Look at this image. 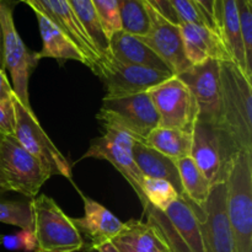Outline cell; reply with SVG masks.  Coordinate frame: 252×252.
Masks as SVG:
<instances>
[{
  "label": "cell",
  "mask_w": 252,
  "mask_h": 252,
  "mask_svg": "<svg viewBox=\"0 0 252 252\" xmlns=\"http://www.w3.org/2000/svg\"><path fill=\"white\" fill-rule=\"evenodd\" d=\"M220 117L216 126L236 149L252 150V85L233 61L219 62Z\"/></svg>",
  "instance_id": "6da1fadb"
},
{
  "label": "cell",
  "mask_w": 252,
  "mask_h": 252,
  "mask_svg": "<svg viewBox=\"0 0 252 252\" xmlns=\"http://www.w3.org/2000/svg\"><path fill=\"white\" fill-rule=\"evenodd\" d=\"M225 206L236 252H252V150H241L229 167Z\"/></svg>",
  "instance_id": "7a4b0ae2"
},
{
  "label": "cell",
  "mask_w": 252,
  "mask_h": 252,
  "mask_svg": "<svg viewBox=\"0 0 252 252\" xmlns=\"http://www.w3.org/2000/svg\"><path fill=\"white\" fill-rule=\"evenodd\" d=\"M199 207L179 197L164 212L147 206L144 216L164 241L170 252H203L197 212Z\"/></svg>",
  "instance_id": "3957f363"
},
{
  "label": "cell",
  "mask_w": 252,
  "mask_h": 252,
  "mask_svg": "<svg viewBox=\"0 0 252 252\" xmlns=\"http://www.w3.org/2000/svg\"><path fill=\"white\" fill-rule=\"evenodd\" d=\"M33 217V235L37 251L76 252L83 250L84 239L73 219L69 218L46 194L34 197L31 201Z\"/></svg>",
  "instance_id": "277c9868"
},
{
  "label": "cell",
  "mask_w": 252,
  "mask_h": 252,
  "mask_svg": "<svg viewBox=\"0 0 252 252\" xmlns=\"http://www.w3.org/2000/svg\"><path fill=\"white\" fill-rule=\"evenodd\" d=\"M96 118L105 129L122 130L142 143L159 127V117L148 93L103 98Z\"/></svg>",
  "instance_id": "5b68a950"
},
{
  "label": "cell",
  "mask_w": 252,
  "mask_h": 252,
  "mask_svg": "<svg viewBox=\"0 0 252 252\" xmlns=\"http://www.w3.org/2000/svg\"><path fill=\"white\" fill-rule=\"evenodd\" d=\"M48 179L38 160L14 135H4L0 144V189L2 192L14 191L33 199Z\"/></svg>",
  "instance_id": "8992f818"
},
{
  "label": "cell",
  "mask_w": 252,
  "mask_h": 252,
  "mask_svg": "<svg viewBox=\"0 0 252 252\" xmlns=\"http://www.w3.org/2000/svg\"><path fill=\"white\" fill-rule=\"evenodd\" d=\"M239 150L219 128L197 118L192 132V160L213 186L223 184Z\"/></svg>",
  "instance_id": "52a82bcc"
},
{
  "label": "cell",
  "mask_w": 252,
  "mask_h": 252,
  "mask_svg": "<svg viewBox=\"0 0 252 252\" xmlns=\"http://www.w3.org/2000/svg\"><path fill=\"white\" fill-rule=\"evenodd\" d=\"M0 25L2 30V61L4 69L9 70L12 80V90L17 100L26 110L33 112L30 103V76L38 65V54L27 49L17 33L12 16V7L0 1Z\"/></svg>",
  "instance_id": "ba28073f"
},
{
  "label": "cell",
  "mask_w": 252,
  "mask_h": 252,
  "mask_svg": "<svg viewBox=\"0 0 252 252\" xmlns=\"http://www.w3.org/2000/svg\"><path fill=\"white\" fill-rule=\"evenodd\" d=\"M15 110V133L17 142L36 158L49 177L53 175L71 179V166L68 159L56 147L39 125L34 112H30L16 98L12 97Z\"/></svg>",
  "instance_id": "9c48e42d"
},
{
  "label": "cell",
  "mask_w": 252,
  "mask_h": 252,
  "mask_svg": "<svg viewBox=\"0 0 252 252\" xmlns=\"http://www.w3.org/2000/svg\"><path fill=\"white\" fill-rule=\"evenodd\" d=\"M159 117L160 127L193 132L199 110L193 94L177 76H171L147 91Z\"/></svg>",
  "instance_id": "30bf717a"
},
{
  "label": "cell",
  "mask_w": 252,
  "mask_h": 252,
  "mask_svg": "<svg viewBox=\"0 0 252 252\" xmlns=\"http://www.w3.org/2000/svg\"><path fill=\"white\" fill-rule=\"evenodd\" d=\"M93 73L102 80L106 91L103 98L126 97L147 93L149 89L174 76L147 66L122 63L112 56L100 59Z\"/></svg>",
  "instance_id": "8fae6325"
},
{
  "label": "cell",
  "mask_w": 252,
  "mask_h": 252,
  "mask_svg": "<svg viewBox=\"0 0 252 252\" xmlns=\"http://www.w3.org/2000/svg\"><path fill=\"white\" fill-rule=\"evenodd\" d=\"M133 145L134 139L126 132L118 129H105V133L101 137L91 140L90 147L83 158H94L111 162L134 189L144 209L149 206L142 192L144 176L140 174L133 159Z\"/></svg>",
  "instance_id": "7c38bea8"
},
{
  "label": "cell",
  "mask_w": 252,
  "mask_h": 252,
  "mask_svg": "<svg viewBox=\"0 0 252 252\" xmlns=\"http://www.w3.org/2000/svg\"><path fill=\"white\" fill-rule=\"evenodd\" d=\"M203 252H236L225 206V184L213 185L197 212Z\"/></svg>",
  "instance_id": "4fadbf2b"
},
{
  "label": "cell",
  "mask_w": 252,
  "mask_h": 252,
  "mask_svg": "<svg viewBox=\"0 0 252 252\" xmlns=\"http://www.w3.org/2000/svg\"><path fill=\"white\" fill-rule=\"evenodd\" d=\"M29 5L34 12H39L49 20L58 30H61L86 57L90 63V69L94 70L100 62L101 56L91 41L90 36L75 12L71 9L68 0H21Z\"/></svg>",
  "instance_id": "5bb4252c"
},
{
  "label": "cell",
  "mask_w": 252,
  "mask_h": 252,
  "mask_svg": "<svg viewBox=\"0 0 252 252\" xmlns=\"http://www.w3.org/2000/svg\"><path fill=\"white\" fill-rule=\"evenodd\" d=\"M198 105V118L217 126L220 117V83H219V62L214 59L192 65L180 75Z\"/></svg>",
  "instance_id": "9a60e30c"
},
{
  "label": "cell",
  "mask_w": 252,
  "mask_h": 252,
  "mask_svg": "<svg viewBox=\"0 0 252 252\" xmlns=\"http://www.w3.org/2000/svg\"><path fill=\"white\" fill-rule=\"evenodd\" d=\"M147 7L150 17V31L147 36L139 38L166 63L174 75H180L192 66L185 56L180 26L162 17L148 4Z\"/></svg>",
  "instance_id": "2e32d148"
},
{
  "label": "cell",
  "mask_w": 252,
  "mask_h": 252,
  "mask_svg": "<svg viewBox=\"0 0 252 252\" xmlns=\"http://www.w3.org/2000/svg\"><path fill=\"white\" fill-rule=\"evenodd\" d=\"M84 216L81 218H71L74 225L88 241L85 246H98L111 241L122 231L125 223L121 221L112 212L94 199L83 196Z\"/></svg>",
  "instance_id": "e0dca14e"
},
{
  "label": "cell",
  "mask_w": 252,
  "mask_h": 252,
  "mask_svg": "<svg viewBox=\"0 0 252 252\" xmlns=\"http://www.w3.org/2000/svg\"><path fill=\"white\" fill-rule=\"evenodd\" d=\"M184 41L185 56L191 65L202 64L209 59L231 61L225 46L216 31L203 25L181 22L179 25Z\"/></svg>",
  "instance_id": "ac0fdd59"
},
{
  "label": "cell",
  "mask_w": 252,
  "mask_h": 252,
  "mask_svg": "<svg viewBox=\"0 0 252 252\" xmlns=\"http://www.w3.org/2000/svg\"><path fill=\"white\" fill-rule=\"evenodd\" d=\"M213 21L217 33L223 41L231 61L246 74L245 52L241 39L236 0H216Z\"/></svg>",
  "instance_id": "d6986e66"
},
{
  "label": "cell",
  "mask_w": 252,
  "mask_h": 252,
  "mask_svg": "<svg viewBox=\"0 0 252 252\" xmlns=\"http://www.w3.org/2000/svg\"><path fill=\"white\" fill-rule=\"evenodd\" d=\"M108 51L113 58L122 63L147 66V68L155 69V70L172 74L166 63L139 37L127 33L122 30L115 32L110 37Z\"/></svg>",
  "instance_id": "ffe728a7"
},
{
  "label": "cell",
  "mask_w": 252,
  "mask_h": 252,
  "mask_svg": "<svg viewBox=\"0 0 252 252\" xmlns=\"http://www.w3.org/2000/svg\"><path fill=\"white\" fill-rule=\"evenodd\" d=\"M111 243L120 252H170L159 231L139 219L126 221L122 231Z\"/></svg>",
  "instance_id": "44dd1931"
},
{
  "label": "cell",
  "mask_w": 252,
  "mask_h": 252,
  "mask_svg": "<svg viewBox=\"0 0 252 252\" xmlns=\"http://www.w3.org/2000/svg\"><path fill=\"white\" fill-rule=\"evenodd\" d=\"M133 159L143 176L170 182L177 191L179 196L182 197L184 192H182L181 181L175 160L153 149L145 143L137 142V140H134L133 145Z\"/></svg>",
  "instance_id": "7402d4cb"
},
{
  "label": "cell",
  "mask_w": 252,
  "mask_h": 252,
  "mask_svg": "<svg viewBox=\"0 0 252 252\" xmlns=\"http://www.w3.org/2000/svg\"><path fill=\"white\" fill-rule=\"evenodd\" d=\"M38 20L39 33L42 37V49L37 52L38 58H54L57 61H75L85 64L90 68V63L80 52V49L61 31L57 29L47 17L39 12H34Z\"/></svg>",
  "instance_id": "603a6c76"
},
{
  "label": "cell",
  "mask_w": 252,
  "mask_h": 252,
  "mask_svg": "<svg viewBox=\"0 0 252 252\" xmlns=\"http://www.w3.org/2000/svg\"><path fill=\"white\" fill-rule=\"evenodd\" d=\"M144 143L172 160H179L191 155L192 133L159 126L152 130Z\"/></svg>",
  "instance_id": "cb8c5ba5"
},
{
  "label": "cell",
  "mask_w": 252,
  "mask_h": 252,
  "mask_svg": "<svg viewBox=\"0 0 252 252\" xmlns=\"http://www.w3.org/2000/svg\"><path fill=\"white\" fill-rule=\"evenodd\" d=\"M175 162L184 192L182 197L187 202H191L201 208L208 198L212 185L206 179L203 172L197 167L191 157L175 160Z\"/></svg>",
  "instance_id": "d4e9b609"
},
{
  "label": "cell",
  "mask_w": 252,
  "mask_h": 252,
  "mask_svg": "<svg viewBox=\"0 0 252 252\" xmlns=\"http://www.w3.org/2000/svg\"><path fill=\"white\" fill-rule=\"evenodd\" d=\"M68 1L80 24L83 25L85 31L90 36L91 41L95 44L101 59L111 56L110 51H108V38L103 32L91 0H68Z\"/></svg>",
  "instance_id": "484cf974"
},
{
  "label": "cell",
  "mask_w": 252,
  "mask_h": 252,
  "mask_svg": "<svg viewBox=\"0 0 252 252\" xmlns=\"http://www.w3.org/2000/svg\"><path fill=\"white\" fill-rule=\"evenodd\" d=\"M122 31L145 37L150 31V17L144 0H118Z\"/></svg>",
  "instance_id": "4316f807"
},
{
  "label": "cell",
  "mask_w": 252,
  "mask_h": 252,
  "mask_svg": "<svg viewBox=\"0 0 252 252\" xmlns=\"http://www.w3.org/2000/svg\"><path fill=\"white\" fill-rule=\"evenodd\" d=\"M142 192L147 203L161 212H164L180 197L170 182L152 177L143 179Z\"/></svg>",
  "instance_id": "83f0119b"
},
{
  "label": "cell",
  "mask_w": 252,
  "mask_h": 252,
  "mask_svg": "<svg viewBox=\"0 0 252 252\" xmlns=\"http://www.w3.org/2000/svg\"><path fill=\"white\" fill-rule=\"evenodd\" d=\"M0 223L33 231L31 202L0 198Z\"/></svg>",
  "instance_id": "f1b7e54d"
},
{
  "label": "cell",
  "mask_w": 252,
  "mask_h": 252,
  "mask_svg": "<svg viewBox=\"0 0 252 252\" xmlns=\"http://www.w3.org/2000/svg\"><path fill=\"white\" fill-rule=\"evenodd\" d=\"M241 39L245 52L246 75L252 78V0H236Z\"/></svg>",
  "instance_id": "f546056e"
},
{
  "label": "cell",
  "mask_w": 252,
  "mask_h": 252,
  "mask_svg": "<svg viewBox=\"0 0 252 252\" xmlns=\"http://www.w3.org/2000/svg\"><path fill=\"white\" fill-rule=\"evenodd\" d=\"M106 37L110 39L115 32L121 31L118 0H91Z\"/></svg>",
  "instance_id": "4dcf8cb0"
},
{
  "label": "cell",
  "mask_w": 252,
  "mask_h": 252,
  "mask_svg": "<svg viewBox=\"0 0 252 252\" xmlns=\"http://www.w3.org/2000/svg\"><path fill=\"white\" fill-rule=\"evenodd\" d=\"M169 2L179 16L180 24L189 22V24L203 25V26L209 27L203 12L194 2V0H169Z\"/></svg>",
  "instance_id": "1f68e13d"
},
{
  "label": "cell",
  "mask_w": 252,
  "mask_h": 252,
  "mask_svg": "<svg viewBox=\"0 0 252 252\" xmlns=\"http://www.w3.org/2000/svg\"><path fill=\"white\" fill-rule=\"evenodd\" d=\"M2 244L7 246L11 250H21V251H37V243L34 239L33 231L22 230L21 233L16 234L14 236L4 238Z\"/></svg>",
  "instance_id": "d6a6232c"
},
{
  "label": "cell",
  "mask_w": 252,
  "mask_h": 252,
  "mask_svg": "<svg viewBox=\"0 0 252 252\" xmlns=\"http://www.w3.org/2000/svg\"><path fill=\"white\" fill-rule=\"evenodd\" d=\"M0 133L2 135H14L15 133V110L12 100L0 102Z\"/></svg>",
  "instance_id": "836d02e7"
},
{
  "label": "cell",
  "mask_w": 252,
  "mask_h": 252,
  "mask_svg": "<svg viewBox=\"0 0 252 252\" xmlns=\"http://www.w3.org/2000/svg\"><path fill=\"white\" fill-rule=\"evenodd\" d=\"M150 7L155 10V11L159 12L162 17H165L166 20H169L170 22L175 25H180V20L177 14L175 12L174 7L170 5L169 0H144Z\"/></svg>",
  "instance_id": "e575fe53"
},
{
  "label": "cell",
  "mask_w": 252,
  "mask_h": 252,
  "mask_svg": "<svg viewBox=\"0 0 252 252\" xmlns=\"http://www.w3.org/2000/svg\"><path fill=\"white\" fill-rule=\"evenodd\" d=\"M214 1H216V0H194V2L198 5V7L201 9V11L203 12L208 26L211 27L213 31H216V26H214V21H213Z\"/></svg>",
  "instance_id": "d590c367"
},
{
  "label": "cell",
  "mask_w": 252,
  "mask_h": 252,
  "mask_svg": "<svg viewBox=\"0 0 252 252\" xmlns=\"http://www.w3.org/2000/svg\"><path fill=\"white\" fill-rule=\"evenodd\" d=\"M14 95V90H12V86L10 85L9 80L5 75V71L0 69V102L11 101Z\"/></svg>",
  "instance_id": "8d00e7d4"
},
{
  "label": "cell",
  "mask_w": 252,
  "mask_h": 252,
  "mask_svg": "<svg viewBox=\"0 0 252 252\" xmlns=\"http://www.w3.org/2000/svg\"><path fill=\"white\" fill-rule=\"evenodd\" d=\"M96 249H97L98 252H120L111 241H106V243L100 244L98 246H96Z\"/></svg>",
  "instance_id": "74e56055"
},
{
  "label": "cell",
  "mask_w": 252,
  "mask_h": 252,
  "mask_svg": "<svg viewBox=\"0 0 252 252\" xmlns=\"http://www.w3.org/2000/svg\"><path fill=\"white\" fill-rule=\"evenodd\" d=\"M0 69L5 70L4 69V61H2V30L1 25H0Z\"/></svg>",
  "instance_id": "f35d334b"
},
{
  "label": "cell",
  "mask_w": 252,
  "mask_h": 252,
  "mask_svg": "<svg viewBox=\"0 0 252 252\" xmlns=\"http://www.w3.org/2000/svg\"><path fill=\"white\" fill-rule=\"evenodd\" d=\"M84 249H85V252H98L97 249L94 246H84Z\"/></svg>",
  "instance_id": "ab89813d"
},
{
  "label": "cell",
  "mask_w": 252,
  "mask_h": 252,
  "mask_svg": "<svg viewBox=\"0 0 252 252\" xmlns=\"http://www.w3.org/2000/svg\"><path fill=\"white\" fill-rule=\"evenodd\" d=\"M2 240H4V236L0 235V245H1V244H2Z\"/></svg>",
  "instance_id": "60d3db41"
},
{
  "label": "cell",
  "mask_w": 252,
  "mask_h": 252,
  "mask_svg": "<svg viewBox=\"0 0 252 252\" xmlns=\"http://www.w3.org/2000/svg\"><path fill=\"white\" fill-rule=\"evenodd\" d=\"M2 138H4V135H2L1 133H0V144H1V140H2Z\"/></svg>",
  "instance_id": "b9f144b4"
},
{
  "label": "cell",
  "mask_w": 252,
  "mask_h": 252,
  "mask_svg": "<svg viewBox=\"0 0 252 252\" xmlns=\"http://www.w3.org/2000/svg\"><path fill=\"white\" fill-rule=\"evenodd\" d=\"M1 192H2V191H1V189H0V193H1Z\"/></svg>",
  "instance_id": "7bdbcfd3"
},
{
  "label": "cell",
  "mask_w": 252,
  "mask_h": 252,
  "mask_svg": "<svg viewBox=\"0 0 252 252\" xmlns=\"http://www.w3.org/2000/svg\"><path fill=\"white\" fill-rule=\"evenodd\" d=\"M34 252H42V251H34Z\"/></svg>",
  "instance_id": "ee69618b"
},
{
  "label": "cell",
  "mask_w": 252,
  "mask_h": 252,
  "mask_svg": "<svg viewBox=\"0 0 252 252\" xmlns=\"http://www.w3.org/2000/svg\"><path fill=\"white\" fill-rule=\"evenodd\" d=\"M0 1H2V0H0Z\"/></svg>",
  "instance_id": "f6af8a7d"
}]
</instances>
